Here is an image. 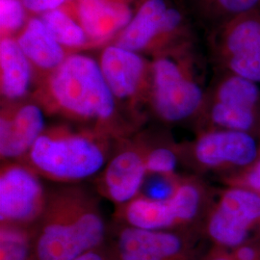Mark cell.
<instances>
[{"instance_id":"7","label":"cell","mask_w":260,"mask_h":260,"mask_svg":"<svg viewBox=\"0 0 260 260\" xmlns=\"http://www.w3.org/2000/svg\"><path fill=\"white\" fill-rule=\"evenodd\" d=\"M103 77L117 102L135 103L150 93L151 60L109 44L98 60Z\"/></svg>"},{"instance_id":"6","label":"cell","mask_w":260,"mask_h":260,"mask_svg":"<svg viewBox=\"0 0 260 260\" xmlns=\"http://www.w3.org/2000/svg\"><path fill=\"white\" fill-rule=\"evenodd\" d=\"M208 47L226 73L260 83V9L210 29Z\"/></svg>"},{"instance_id":"26","label":"cell","mask_w":260,"mask_h":260,"mask_svg":"<svg viewBox=\"0 0 260 260\" xmlns=\"http://www.w3.org/2000/svg\"><path fill=\"white\" fill-rule=\"evenodd\" d=\"M30 17H40L53 10L61 9L73 0H21Z\"/></svg>"},{"instance_id":"30","label":"cell","mask_w":260,"mask_h":260,"mask_svg":"<svg viewBox=\"0 0 260 260\" xmlns=\"http://www.w3.org/2000/svg\"><path fill=\"white\" fill-rule=\"evenodd\" d=\"M75 260H105L103 258V256L98 253L95 251H91L86 252L82 254L81 256H79L78 258Z\"/></svg>"},{"instance_id":"10","label":"cell","mask_w":260,"mask_h":260,"mask_svg":"<svg viewBox=\"0 0 260 260\" xmlns=\"http://www.w3.org/2000/svg\"><path fill=\"white\" fill-rule=\"evenodd\" d=\"M63 8L78 19L93 47L110 44L135 13L130 0H73Z\"/></svg>"},{"instance_id":"28","label":"cell","mask_w":260,"mask_h":260,"mask_svg":"<svg viewBox=\"0 0 260 260\" xmlns=\"http://www.w3.org/2000/svg\"><path fill=\"white\" fill-rule=\"evenodd\" d=\"M233 257L234 260L259 259L256 250L248 245H241L240 247L236 248Z\"/></svg>"},{"instance_id":"22","label":"cell","mask_w":260,"mask_h":260,"mask_svg":"<svg viewBox=\"0 0 260 260\" xmlns=\"http://www.w3.org/2000/svg\"><path fill=\"white\" fill-rule=\"evenodd\" d=\"M257 111L241 106L214 102L210 106V119L219 126L228 130L246 132L256 121Z\"/></svg>"},{"instance_id":"25","label":"cell","mask_w":260,"mask_h":260,"mask_svg":"<svg viewBox=\"0 0 260 260\" xmlns=\"http://www.w3.org/2000/svg\"><path fill=\"white\" fill-rule=\"evenodd\" d=\"M145 164L149 173L168 175L176 170L177 156L171 149L158 148L152 149L145 157Z\"/></svg>"},{"instance_id":"5","label":"cell","mask_w":260,"mask_h":260,"mask_svg":"<svg viewBox=\"0 0 260 260\" xmlns=\"http://www.w3.org/2000/svg\"><path fill=\"white\" fill-rule=\"evenodd\" d=\"M189 39H193L191 29L179 7L169 0H142L128 24L110 44L153 56Z\"/></svg>"},{"instance_id":"24","label":"cell","mask_w":260,"mask_h":260,"mask_svg":"<svg viewBox=\"0 0 260 260\" xmlns=\"http://www.w3.org/2000/svg\"><path fill=\"white\" fill-rule=\"evenodd\" d=\"M27 234L11 224H2L0 232V260H27Z\"/></svg>"},{"instance_id":"18","label":"cell","mask_w":260,"mask_h":260,"mask_svg":"<svg viewBox=\"0 0 260 260\" xmlns=\"http://www.w3.org/2000/svg\"><path fill=\"white\" fill-rule=\"evenodd\" d=\"M213 101L258 110L259 88L251 80L226 73L216 87Z\"/></svg>"},{"instance_id":"23","label":"cell","mask_w":260,"mask_h":260,"mask_svg":"<svg viewBox=\"0 0 260 260\" xmlns=\"http://www.w3.org/2000/svg\"><path fill=\"white\" fill-rule=\"evenodd\" d=\"M30 16L21 0H0V37L16 38Z\"/></svg>"},{"instance_id":"17","label":"cell","mask_w":260,"mask_h":260,"mask_svg":"<svg viewBox=\"0 0 260 260\" xmlns=\"http://www.w3.org/2000/svg\"><path fill=\"white\" fill-rule=\"evenodd\" d=\"M39 18L56 41L70 51L76 53L86 47H93L78 19L65 8L47 12Z\"/></svg>"},{"instance_id":"32","label":"cell","mask_w":260,"mask_h":260,"mask_svg":"<svg viewBox=\"0 0 260 260\" xmlns=\"http://www.w3.org/2000/svg\"><path fill=\"white\" fill-rule=\"evenodd\" d=\"M258 260H260V259H258Z\"/></svg>"},{"instance_id":"4","label":"cell","mask_w":260,"mask_h":260,"mask_svg":"<svg viewBox=\"0 0 260 260\" xmlns=\"http://www.w3.org/2000/svg\"><path fill=\"white\" fill-rule=\"evenodd\" d=\"M28 153L34 169L61 181L93 177L105 163L104 149L93 137L59 129L45 131Z\"/></svg>"},{"instance_id":"31","label":"cell","mask_w":260,"mask_h":260,"mask_svg":"<svg viewBox=\"0 0 260 260\" xmlns=\"http://www.w3.org/2000/svg\"><path fill=\"white\" fill-rule=\"evenodd\" d=\"M212 260H234L233 256H226V255H219L214 257Z\"/></svg>"},{"instance_id":"13","label":"cell","mask_w":260,"mask_h":260,"mask_svg":"<svg viewBox=\"0 0 260 260\" xmlns=\"http://www.w3.org/2000/svg\"><path fill=\"white\" fill-rule=\"evenodd\" d=\"M118 249L121 260H174L183 244L176 234L129 225L120 234Z\"/></svg>"},{"instance_id":"29","label":"cell","mask_w":260,"mask_h":260,"mask_svg":"<svg viewBox=\"0 0 260 260\" xmlns=\"http://www.w3.org/2000/svg\"><path fill=\"white\" fill-rule=\"evenodd\" d=\"M247 182L251 188L260 192V163L250 172L247 177Z\"/></svg>"},{"instance_id":"8","label":"cell","mask_w":260,"mask_h":260,"mask_svg":"<svg viewBox=\"0 0 260 260\" xmlns=\"http://www.w3.org/2000/svg\"><path fill=\"white\" fill-rule=\"evenodd\" d=\"M44 188L34 172L20 165L4 168L0 176L2 224L27 223L44 210Z\"/></svg>"},{"instance_id":"21","label":"cell","mask_w":260,"mask_h":260,"mask_svg":"<svg viewBox=\"0 0 260 260\" xmlns=\"http://www.w3.org/2000/svg\"><path fill=\"white\" fill-rule=\"evenodd\" d=\"M219 207L251 226L260 219V195L245 189H232L224 193Z\"/></svg>"},{"instance_id":"11","label":"cell","mask_w":260,"mask_h":260,"mask_svg":"<svg viewBox=\"0 0 260 260\" xmlns=\"http://www.w3.org/2000/svg\"><path fill=\"white\" fill-rule=\"evenodd\" d=\"M195 155L199 162L208 167L223 164L244 166L257 155V147L247 132L223 130L206 133L198 141Z\"/></svg>"},{"instance_id":"2","label":"cell","mask_w":260,"mask_h":260,"mask_svg":"<svg viewBox=\"0 0 260 260\" xmlns=\"http://www.w3.org/2000/svg\"><path fill=\"white\" fill-rule=\"evenodd\" d=\"M199 55L194 40L189 39L151 56L149 99L162 120L183 121L205 103L204 90L195 76Z\"/></svg>"},{"instance_id":"3","label":"cell","mask_w":260,"mask_h":260,"mask_svg":"<svg viewBox=\"0 0 260 260\" xmlns=\"http://www.w3.org/2000/svg\"><path fill=\"white\" fill-rule=\"evenodd\" d=\"M47 218L38 238V260H75L103 242V217L76 198L57 203Z\"/></svg>"},{"instance_id":"15","label":"cell","mask_w":260,"mask_h":260,"mask_svg":"<svg viewBox=\"0 0 260 260\" xmlns=\"http://www.w3.org/2000/svg\"><path fill=\"white\" fill-rule=\"evenodd\" d=\"M35 79L33 68L15 38L0 40V91L5 103L24 99Z\"/></svg>"},{"instance_id":"1","label":"cell","mask_w":260,"mask_h":260,"mask_svg":"<svg viewBox=\"0 0 260 260\" xmlns=\"http://www.w3.org/2000/svg\"><path fill=\"white\" fill-rule=\"evenodd\" d=\"M36 98L42 107L80 121L106 123L117 110V101L99 62L79 52L69 56L55 71L40 79Z\"/></svg>"},{"instance_id":"12","label":"cell","mask_w":260,"mask_h":260,"mask_svg":"<svg viewBox=\"0 0 260 260\" xmlns=\"http://www.w3.org/2000/svg\"><path fill=\"white\" fill-rule=\"evenodd\" d=\"M15 39L32 66L38 81L55 71L74 53L56 41L39 17H30Z\"/></svg>"},{"instance_id":"9","label":"cell","mask_w":260,"mask_h":260,"mask_svg":"<svg viewBox=\"0 0 260 260\" xmlns=\"http://www.w3.org/2000/svg\"><path fill=\"white\" fill-rule=\"evenodd\" d=\"M45 132L42 106L35 103H10L0 116V154L5 159L29 152Z\"/></svg>"},{"instance_id":"16","label":"cell","mask_w":260,"mask_h":260,"mask_svg":"<svg viewBox=\"0 0 260 260\" xmlns=\"http://www.w3.org/2000/svg\"><path fill=\"white\" fill-rule=\"evenodd\" d=\"M124 216L130 226L148 231H163L181 223L173 196L167 201H156L148 197L135 198L126 205Z\"/></svg>"},{"instance_id":"14","label":"cell","mask_w":260,"mask_h":260,"mask_svg":"<svg viewBox=\"0 0 260 260\" xmlns=\"http://www.w3.org/2000/svg\"><path fill=\"white\" fill-rule=\"evenodd\" d=\"M146 173L145 157L137 151L125 150L119 153L104 171L107 195L117 204H128L139 193Z\"/></svg>"},{"instance_id":"20","label":"cell","mask_w":260,"mask_h":260,"mask_svg":"<svg viewBox=\"0 0 260 260\" xmlns=\"http://www.w3.org/2000/svg\"><path fill=\"white\" fill-rule=\"evenodd\" d=\"M249 230V224L219 206L214 211L208 223V233L214 241L223 247L235 249L246 241Z\"/></svg>"},{"instance_id":"27","label":"cell","mask_w":260,"mask_h":260,"mask_svg":"<svg viewBox=\"0 0 260 260\" xmlns=\"http://www.w3.org/2000/svg\"><path fill=\"white\" fill-rule=\"evenodd\" d=\"M176 187L166 180H157L149 187L148 198L156 201H167L176 191Z\"/></svg>"},{"instance_id":"19","label":"cell","mask_w":260,"mask_h":260,"mask_svg":"<svg viewBox=\"0 0 260 260\" xmlns=\"http://www.w3.org/2000/svg\"><path fill=\"white\" fill-rule=\"evenodd\" d=\"M193 3L209 30L245 13L260 9V0H193Z\"/></svg>"}]
</instances>
